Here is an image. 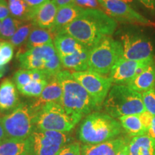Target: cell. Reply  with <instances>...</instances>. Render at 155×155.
Segmentation results:
<instances>
[{
	"instance_id": "cell-1",
	"label": "cell",
	"mask_w": 155,
	"mask_h": 155,
	"mask_svg": "<svg viewBox=\"0 0 155 155\" xmlns=\"http://www.w3.org/2000/svg\"><path fill=\"white\" fill-rule=\"evenodd\" d=\"M116 28V21L104 11L86 9L58 34L69 35L91 50L104 38L111 37Z\"/></svg>"
},
{
	"instance_id": "cell-2",
	"label": "cell",
	"mask_w": 155,
	"mask_h": 155,
	"mask_svg": "<svg viewBox=\"0 0 155 155\" xmlns=\"http://www.w3.org/2000/svg\"><path fill=\"white\" fill-rule=\"evenodd\" d=\"M57 78L63 88L61 104L68 114L81 120L83 116L98 109L91 96L69 71H60Z\"/></svg>"
},
{
	"instance_id": "cell-3",
	"label": "cell",
	"mask_w": 155,
	"mask_h": 155,
	"mask_svg": "<svg viewBox=\"0 0 155 155\" xmlns=\"http://www.w3.org/2000/svg\"><path fill=\"white\" fill-rule=\"evenodd\" d=\"M122 131L119 121L107 114L95 111L83 119L78 134L84 144H97L117 138Z\"/></svg>"
},
{
	"instance_id": "cell-4",
	"label": "cell",
	"mask_w": 155,
	"mask_h": 155,
	"mask_svg": "<svg viewBox=\"0 0 155 155\" xmlns=\"http://www.w3.org/2000/svg\"><path fill=\"white\" fill-rule=\"evenodd\" d=\"M106 113L114 119L146 111L141 94L125 85H114L104 104Z\"/></svg>"
},
{
	"instance_id": "cell-5",
	"label": "cell",
	"mask_w": 155,
	"mask_h": 155,
	"mask_svg": "<svg viewBox=\"0 0 155 155\" xmlns=\"http://www.w3.org/2000/svg\"><path fill=\"white\" fill-rule=\"evenodd\" d=\"M21 69L38 70L53 78L61 71L62 64L53 43L27 50H19L17 54Z\"/></svg>"
},
{
	"instance_id": "cell-6",
	"label": "cell",
	"mask_w": 155,
	"mask_h": 155,
	"mask_svg": "<svg viewBox=\"0 0 155 155\" xmlns=\"http://www.w3.org/2000/svg\"><path fill=\"white\" fill-rule=\"evenodd\" d=\"M80 121L68 114L61 104L49 103L35 112L34 124L40 130L69 133Z\"/></svg>"
},
{
	"instance_id": "cell-7",
	"label": "cell",
	"mask_w": 155,
	"mask_h": 155,
	"mask_svg": "<svg viewBox=\"0 0 155 155\" xmlns=\"http://www.w3.org/2000/svg\"><path fill=\"white\" fill-rule=\"evenodd\" d=\"M122 56L123 46L121 42L111 37H107L90 50L88 70L102 75H106L111 72Z\"/></svg>"
},
{
	"instance_id": "cell-8",
	"label": "cell",
	"mask_w": 155,
	"mask_h": 155,
	"mask_svg": "<svg viewBox=\"0 0 155 155\" xmlns=\"http://www.w3.org/2000/svg\"><path fill=\"white\" fill-rule=\"evenodd\" d=\"M35 112L30 103H20L11 113L2 116V122L8 139L26 140L35 129Z\"/></svg>"
},
{
	"instance_id": "cell-9",
	"label": "cell",
	"mask_w": 155,
	"mask_h": 155,
	"mask_svg": "<svg viewBox=\"0 0 155 155\" xmlns=\"http://www.w3.org/2000/svg\"><path fill=\"white\" fill-rule=\"evenodd\" d=\"M28 140L29 155H56L68 144L71 137L68 133L35 129Z\"/></svg>"
},
{
	"instance_id": "cell-10",
	"label": "cell",
	"mask_w": 155,
	"mask_h": 155,
	"mask_svg": "<svg viewBox=\"0 0 155 155\" xmlns=\"http://www.w3.org/2000/svg\"><path fill=\"white\" fill-rule=\"evenodd\" d=\"M71 73L91 96L98 109H99L111 89L112 83L109 78L89 70Z\"/></svg>"
},
{
	"instance_id": "cell-11",
	"label": "cell",
	"mask_w": 155,
	"mask_h": 155,
	"mask_svg": "<svg viewBox=\"0 0 155 155\" xmlns=\"http://www.w3.org/2000/svg\"><path fill=\"white\" fill-rule=\"evenodd\" d=\"M103 11L116 21L142 26L154 27L155 23L139 14L121 0H98Z\"/></svg>"
},
{
	"instance_id": "cell-12",
	"label": "cell",
	"mask_w": 155,
	"mask_h": 155,
	"mask_svg": "<svg viewBox=\"0 0 155 155\" xmlns=\"http://www.w3.org/2000/svg\"><path fill=\"white\" fill-rule=\"evenodd\" d=\"M123 56L126 60L141 61L153 58L154 48L150 39L142 35L124 33L121 36Z\"/></svg>"
},
{
	"instance_id": "cell-13",
	"label": "cell",
	"mask_w": 155,
	"mask_h": 155,
	"mask_svg": "<svg viewBox=\"0 0 155 155\" xmlns=\"http://www.w3.org/2000/svg\"><path fill=\"white\" fill-rule=\"evenodd\" d=\"M152 63H153V58L134 61L122 58L111 69L108 78L111 83L116 84H127Z\"/></svg>"
},
{
	"instance_id": "cell-14",
	"label": "cell",
	"mask_w": 155,
	"mask_h": 155,
	"mask_svg": "<svg viewBox=\"0 0 155 155\" xmlns=\"http://www.w3.org/2000/svg\"><path fill=\"white\" fill-rule=\"evenodd\" d=\"M129 141L125 137H117L100 144H83L81 146V155H117Z\"/></svg>"
},
{
	"instance_id": "cell-15",
	"label": "cell",
	"mask_w": 155,
	"mask_h": 155,
	"mask_svg": "<svg viewBox=\"0 0 155 155\" xmlns=\"http://www.w3.org/2000/svg\"><path fill=\"white\" fill-rule=\"evenodd\" d=\"M18 90L14 81L5 78L0 83V114H8L19 105Z\"/></svg>"
},
{
	"instance_id": "cell-16",
	"label": "cell",
	"mask_w": 155,
	"mask_h": 155,
	"mask_svg": "<svg viewBox=\"0 0 155 155\" xmlns=\"http://www.w3.org/2000/svg\"><path fill=\"white\" fill-rule=\"evenodd\" d=\"M63 88L56 75L49 81L41 95L30 102V104L35 112H36L42 106L49 103H58L61 104Z\"/></svg>"
},
{
	"instance_id": "cell-17",
	"label": "cell",
	"mask_w": 155,
	"mask_h": 155,
	"mask_svg": "<svg viewBox=\"0 0 155 155\" xmlns=\"http://www.w3.org/2000/svg\"><path fill=\"white\" fill-rule=\"evenodd\" d=\"M58 9L53 0H48L35 9L32 22L38 28L50 30L55 21Z\"/></svg>"
},
{
	"instance_id": "cell-18",
	"label": "cell",
	"mask_w": 155,
	"mask_h": 155,
	"mask_svg": "<svg viewBox=\"0 0 155 155\" xmlns=\"http://www.w3.org/2000/svg\"><path fill=\"white\" fill-rule=\"evenodd\" d=\"M83 9L73 3L58 8L53 25L50 30L56 36L63 28L71 24Z\"/></svg>"
},
{
	"instance_id": "cell-19",
	"label": "cell",
	"mask_w": 155,
	"mask_h": 155,
	"mask_svg": "<svg viewBox=\"0 0 155 155\" xmlns=\"http://www.w3.org/2000/svg\"><path fill=\"white\" fill-rule=\"evenodd\" d=\"M127 86L140 94L154 89L155 87V67L153 63L128 83Z\"/></svg>"
},
{
	"instance_id": "cell-20",
	"label": "cell",
	"mask_w": 155,
	"mask_h": 155,
	"mask_svg": "<svg viewBox=\"0 0 155 155\" xmlns=\"http://www.w3.org/2000/svg\"><path fill=\"white\" fill-rule=\"evenodd\" d=\"M53 44L60 58L71 55L86 48L67 34L57 35L54 39Z\"/></svg>"
},
{
	"instance_id": "cell-21",
	"label": "cell",
	"mask_w": 155,
	"mask_h": 155,
	"mask_svg": "<svg viewBox=\"0 0 155 155\" xmlns=\"http://www.w3.org/2000/svg\"><path fill=\"white\" fill-rule=\"evenodd\" d=\"M90 49H85L68 56L61 57L62 67L73 71V72H81L88 69V55Z\"/></svg>"
},
{
	"instance_id": "cell-22",
	"label": "cell",
	"mask_w": 155,
	"mask_h": 155,
	"mask_svg": "<svg viewBox=\"0 0 155 155\" xmlns=\"http://www.w3.org/2000/svg\"><path fill=\"white\" fill-rule=\"evenodd\" d=\"M128 147L129 155H155V139L147 134L134 137Z\"/></svg>"
},
{
	"instance_id": "cell-23",
	"label": "cell",
	"mask_w": 155,
	"mask_h": 155,
	"mask_svg": "<svg viewBox=\"0 0 155 155\" xmlns=\"http://www.w3.org/2000/svg\"><path fill=\"white\" fill-rule=\"evenodd\" d=\"M55 37V35L50 30L42 29L35 26L29 35L28 41L25 44V50L53 43Z\"/></svg>"
},
{
	"instance_id": "cell-24",
	"label": "cell",
	"mask_w": 155,
	"mask_h": 155,
	"mask_svg": "<svg viewBox=\"0 0 155 155\" xmlns=\"http://www.w3.org/2000/svg\"><path fill=\"white\" fill-rule=\"evenodd\" d=\"M7 3L9 14L13 18L22 22L32 20L35 9L31 8L24 0H8Z\"/></svg>"
},
{
	"instance_id": "cell-25",
	"label": "cell",
	"mask_w": 155,
	"mask_h": 155,
	"mask_svg": "<svg viewBox=\"0 0 155 155\" xmlns=\"http://www.w3.org/2000/svg\"><path fill=\"white\" fill-rule=\"evenodd\" d=\"M52 78L48 75L43 71L38 70L20 69L16 71L13 75V81L16 85L17 90L22 88L34 80L47 79L50 80Z\"/></svg>"
},
{
	"instance_id": "cell-26",
	"label": "cell",
	"mask_w": 155,
	"mask_h": 155,
	"mask_svg": "<svg viewBox=\"0 0 155 155\" xmlns=\"http://www.w3.org/2000/svg\"><path fill=\"white\" fill-rule=\"evenodd\" d=\"M119 121L122 128L130 137L146 135L147 131L141 123L139 114L121 116Z\"/></svg>"
},
{
	"instance_id": "cell-27",
	"label": "cell",
	"mask_w": 155,
	"mask_h": 155,
	"mask_svg": "<svg viewBox=\"0 0 155 155\" xmlns=\"http://www.w3.org/2000/svg\"><path fill=\"white\" fill-rule=\"evenodd\" d=\"M29 142L26 140L6 139L0 142V155L29 154Z\"/></svg>"
},
{
	"instance_id": "cell-28",
	"label": "cell",
	"mask_w": 155,
	"mask_h": 155,
	"mask_svg": "<svg viewBox=\"0 0 155 155\" xmlns=\"http://www.w3.org/2000/svg\"><path fill=\"white\" fill-rule=\"evenodd\" d=\"M27 22L18 20L12 17H8L2 21L0 28V40H10L17 30Z\"/></svg>"
},
{
	"instance_id": "cell-29",
	"label": "cell",
	"mask_w": 155,
	"mask_h": 155,
	"mask_svg": "<svg viewBox=\"0 0 155 155\" xmlns=\"http://www.w3.org/2000/svg\"><path fill=\"white\" fill-rule=\"evenodd\" d=\"M35 25L32 21L25 22L19 28L14 35L12 36L9 42L14 46V48H19L26 44L30 32L33 30Z\"/></svg>"
},
{
	"instance_id": "cell-30",
	"label": "cell",
	"mask_w": 155,
	"mask_h": 155,
	"mask_svg": "<svg viewBox=\"0 0 155 155\" xmlns=\"http://www.w3.org/2000/svg\"><path fill=\"white\" fill-rule=\"evenodd\" d=\"M49 80L40 79L34 80L22 88L18 89V91L23 96L30 98H38L41 95L43 90L48 85Z\"/></svg>"
},
{
	"instance_id": "cell-31",
	"label": "cell",
	"mask_w": 155,
	"mask_h": 155,
	"mask_svg": "<svg viewBox=\"0 0 155 155\" xmlns=\"http://www.w3.org/2000/svg\"><path fill=\"white\" fill-rule=\"evenodd\" d=\"M14 56V46L7 40H0V66L7 65Z\"/></svg>"
},
{
	"instance_id": "cell-32",
	"label": "cell",
	"mask_w": 155,
	"mask_h": 155,
	"mask_svg": "<svg viewBox=\"0 0 155 155\" xmlns=\"http://www.w3.org/2000/svg\"><path fill=\"white\" fill-rule=\"evenodd\" d=\"M143 103L146 109L153 116H155V89L147 91L141 94Z\"/></svg>"
},
{
	"instance_id": "cell-33",
	"label": "cell",
	"mask_w": 155,
	"mask_h": 155,
	"mask_svg": "<svg viewBox=\"0 0 155 155\" xmlns=\"http://www.w3.org/2000/svg\"><path fill=\"white\" fill-rule=\"evenodd\" d=\"M56 155H81V146L78 142L68 143Z\"/></svg>"
},
{
	"instance_id": "cell-34",
	"label": "cell",
	"mask_w": 155,
	"mask_h": 155,
	"mask_svg": "<svg viewBox=\"0 0 155 155\" xmlns=\"http://www.w3.org/2000/svg\"><path fill=\"white\" fill-rule=\"evenodd\" d=\"M73 4L84 9H94L103 11L98 0H73Z\"/></svg>"
},
{
	"instance_id": "cell-35",
	"label": "cell",
	"mask_w": 155,
	"mask_h": 155,
	"mask_svg": "<svg viewBox=\"0 0 155 155\" xmlns=\"http://www.w3.org/2000/svg\"><path fill=\"white\" fill-rule=\"evenodd\" d=\"M139 117H140L141 123H142L143 126H144V129L148 132L149 129H150L151 127V124H152L153 116L149 113V112L144 111L139 114Z\"/></svg>"
},
{
	"instance_id": "cell-36",
	"label": "cell",
	"mask_w": 155,
	"mask_h": 155,
	"mask_svg": "<svg viewBox=\"0 0 155 155\" xmlns=\"http://www.w3.org/2000/svg\"><path fill=\"white\" fill-rule=\"evenodd\" d=\"M9 10L8 3L6 0H0V20L4 19L9 17Z\"/></svg>"
},
{
	"instance_id": "cell-37",
	"label": "cell",
	"mask_w": 155,
	"mask_h": 155,
	"mask_svg": "<svg viewBox=\"0 0 155 155\" xmlns=\"http://www.w3.org/2000/svg\"><path fill=\"white\" fill-rule=\"evenodd\" d=\"M139 3L150 10L153 14H155V0H137Z\"/></svg>"
},
{
	"instance_id": "cell-38",
	"label": "cell",
	"mask_w": 155,
	"mask_h": 155,
	"mask_svg": "<svg viewBox=\"0 0 155 155\" xmlns=\"http://www.w3.org/2000/svg\"><path fill=\"white\" fill-rule=\"evenodd\" d=\"M24 1L30 6L31 8L35 9L48 0H24Z\"/></svg>"
},
{
	"instance_id": "cell-39",
	"label": "cell",
	"mask_w": 155,
	"mask_h": 155,
	"mask_svg": "<svg viewBox=\"0 0 155 155\" xmlns=\"http://www.w3.org/2000/svg\"><path fill=\"white\" fill-rule=\"evenodd\" d=\"M53 1L57 6L58 8L65 7V6L71 5L73 3V0H53Z\"/></svg>"
},
{
	"instance_id": "cell-40",
	"label": "cell",
	"mask_w": 155,
	"mask_h": 155,
	"mask_svg": "<svg viewBox=\"0 0 155 155\" xmlns=\"http://www.w3.org/2000/svg\"><path fill=\"white\" fill-rule=\"evenodd\" d=\"M7 139V135L5 130V127H4L3 122H2V117H0V142Z\"/></svg>"
},
{
	"instance_id": "cell-41",
	"label": "cell",
	"mask_w": 155,
	"mask_h": 155,
	"mask_svg": "<svg viewBox=\"0 0 155 155\" xmlns=\"http://www.w3.org/2000/svg\"><path fill=\"white\" fill-rule=\"evenodd\" d=\"M147 135H148L149 137H152L153 139H155V116H153L152 124H151V127L150 129H149Z\"/></svg>"
},
{
	"instance_id": "cell-42",
	"label": "cell",
	"mask_w": 155,
	"mask_h": 155,
	"mask_svg": "<svg viewBox=\"0 0 155 155\" xmlns=\"http://www.w3.org/2000/svg\"><path fill=\"white\" fill-rule=\"evenodd\" d=\"M9 67L8 65H5V66H0V78L4 77V75L6 74V73L8 71Z\"/></svg>"
},
{
	"instance_id": "cell-43",
	"label": "cell",
	"mask_w": 155,
	"mask_h": 155,
	"mask_svg": "<svg viewBox=\"0 0 155 155\" xmlns=\"http://www.w3.org/2000/svg\"><path fill=\"white\" fill-rule=\"evenodd\" d=\"M117 155H129V147H128V144L124 147L121 149V150L118 153Z\"/></svg>"
},
{
	"instance_id": "cell-44",
	"label": "cell",
	"mask_w": 155,
	"mask_h": 155,
	"mask_svg": "<svg viewBox=\"0 0 155 155\" xmlns=\"http://www.w3.org/2000/svg\"><path fill=\"white\" fill-rule=\"evenodd\" d=\"M121 1L124 2L129 4V5H131L134 3V0H121Z\"/></svg>"
},
{
	"instance_id": "cell-45",
	"label": "cell",
	"mask_w": 155,
	"mask_h": 155,
	"mask_svg": "<svg viewBox=\"0 0 155 155\" xmlns=\"http://www.w3.org/2000/svg\"><path fill=\"white\" fill-rule=\"evenodd\" d=\"M1 24H2V22H1V20H0V28H1Z\"/></svg>"
},
{
	"instance_id": "cell-46",
	"label": "cell",
	"mask_w": 155,
	"mask_h": 155,
	"mask_svg": "<svg viewBox=\"0 0 155 155\" xmlns=\"http://www.w3.org/2000/svg\"><path fill=\"white\" fill-rule=\"evenodd\" d=\"M27 155H29V154H27Z\"/></svg>"
}]
</instances>
